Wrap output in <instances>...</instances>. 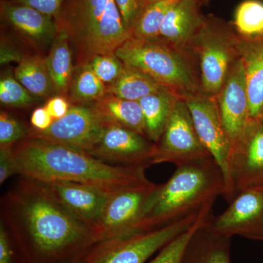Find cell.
<instances>
[{"label":"cell","mask_w":263,"mask_h":263,"mask_svg":"<svg viewBox=\"0 0 263 263\" xmlns=\"http://www.w3.org/2000/svg\"><path fill=\"white\" fill-rule=\"evenodd\" d=\"M1 214L26 263L74 262L96 243L41 181L22 176L2 197Z\"/></svg>","instance_id":"obj_1"},{"label":"cell","mask_w":263,"mask_h":263,"mask_svg":"<svg viewBox=\"0 0 263 263\" xmlns=\"http://www.w3.org/2000/svg\"><path fill=\"white\" fill-rule=\"evenodd\" d=\"M18 174L41 181L83 183L114 194L152 187L147 167L105 163L86 151L27 136L12 147Z\"/></svg>","instance_id":"obj_2"},{"label":"cell","mask_w":263,"mask_h":263,"mask_svg":"<svg viewBox=\"0 0 263 263\" xmlns=\"http://www.w3.org/2000/svg\"><path fill=\"white\" fill-rule=\"evenodd\" d=\"M176 167L168 181L151 194L139 232L158 229L212 209L216 199L224 195V176L212 157Z\"/></svg>","instance_id":"obj_3"},{"label":"cell","mask_w":263,"mask_h":263,"mask_svg":"<svg viewBox=\"0 0 263 263\" xmlns=\"http://www.w3.org/2000/svg\"><path fill=\"white\" fill-rule=\"evenodd\" d=\"M76 51V65L115 52L131 37L115 0H66L55 18Z\"/></svg>","instance_id":"obj_4"},{"label":"cell","mask_w":263,"mask_h":263,"mask_svg":"<svg viewBox=\"0 0 263 263\" xmlns=\"http://www.w3.org/2000/svg\"><path fill=\"white\" fill-rule=\"evenodd\" d=\"M188 53L160 40L133 37L115 51L124 65L142 71L182 99L203 95Z\"/></svg>","instance_id":"obj_5"},{"label":"cell","mask_w":263,"mask_h":263,"mask_svg":"<svg viewBox=\"0 0 263 263\" xmlns=\"http://www.w3.org/2000/svg\"><path fill=\"white\" fill-rule=\"evenodd\" d=\"M207 209L162 228L95 243L78 263H146L171 240L193 226Z\"/></svg>","instance_id":"obj_6"},{"label":"cell","mask_w":263,"mask_h":263,"mask_svg":"<svg viewBox=\"0 0 263 263\" xmlns=\"http://www.w3.org/2000/svg\"><path fill=\"white\" fill-rule=\"evenodd\" d=\"M236 41L237 37L209 18L194 37L190 50L199 59L202 94L216 97L220 92L238 57Z\"/></svg>","instance_id":"obj_7"},{"label":"cell","mask_w":263,"mask_h":263,"mask_svg":"<svg viewBox=\"0 0 263 263\" xmlns=\"http://www.w3.org/2000/svg\"><path fill=\"white\" fill-rule=\"evenodd\" d=\"M211 157L199 138L184 100L178 99L160 141L156 143L152 164L169 162L179 166Z\"/></svg>","instance_id":"obj_8"},{"label":"cell","mask_w":263,"mask_h":263,"mask_svg":"<svg viewBox=\"0 0 263 263\" xmlns=\"http://www.w3.org/2000/svg\"><path fill=\"white\" fill-rule=\"evenodd\" d=\"M157 186L111 194L98 220L90 228L95 243L139 233L146 202Z\"/></svg>","instance_id":"obj_9"},{"label":"cell","mask_w":263,"mask_h":263,"mask_svg":"<svg viewBox=\"0 0 263 263\" xmlns=\"http://www.w3.org/2000/svg\"><path fill=\"white\" fill-rule=\"evenodd\" d=\"M263 183V122H250L239 141L232 147L228 183L223 197L230 202L242 190Z\"/></svg>","instance_id":"obj_10"},{"label":"cell","mask_w":263,"mask_h":263,"mask_svg":"<svg viewBox=\"0 0 263 263\" xmlns=\"http://www.w3.org/2000/svg\"><path fill=\"white\" fill-rule=\"evenodd\" d=\"M106 123L91 104L71 105L65 117L46 130L29 129L28 136L89 152L103 134Z\"/></svg>","instance_id":"obj_11"},{"label":"cell","mask_w":263,"mask_h":263,"mask_svg":"<svg viewBox=\"0 0 263 263\" xmlns=\"http://www.w3.org/2000/svg\"><path fill=\"white\" fill-rule=\"evenodd\" d=\"M229 206L206 226L216 234L232 238L263 240V188L251 187L237 194Z\"/></svg>","instance_id":"obj_12"},{"label":"cell","mask_w":263,"mask_h":263,"mask_svg":"<svg viewBox=\"0 0 263 263\" xmlns=\"http://www.w3.org/2000/svg\"><path fill=\"white\" fill-rule=\"evenodd\" d=\"M183 100L191 114L200 141L220 167L226 190L232 143L223 125L216 97L199 95Z\"/></svg>","instance_id":"obj_13"},{"label":"cell","mask_w":263,"mask_h":263,"mask_svg":"<svg viewBox=\"0 0 263 263\" xmlns=\"http://www.w3.org/2000/svg\"><path fill=\"white\" fill-rule=\"evenodd\" d=\"M155 152L156 143L147 137L127 128L107 124L89 153L103 161L148 167L152 164Z\"/></svg>","instance_id":"obj_14"},{"label":"cell","mask_w":263,"mask_h":263,"mask_svg":"<svg viewBox=\"0 0 263 263\" xmlns=\"http://www.w3.org/2000/svg\"><path fill=\"white\" fill-rule=\"evenodd\" d=\"M216 99L223 125L233 147L251 122L245 67L239 56L232 65Z\"/></svg>","instance_id":"obj_15"},{"label":"cell","mask_w":263,"mask_h":263,"mask_svg":"<svg viewBox=\"0 0 263 263\" xmlns=\"http://www.w3.org/2000/svg\"><path fill=\"white\" fill-rule=\"evenodd\" d=\"M0 14L8 27L37 49L51 46L58 32L54 18L13 0H1Z\"/></svg>","instance_id":"obj_16"},{"label":"cell","mask_w":263,"mask_h":263,"mask_svg":"<svg viewBox=\"0 0 263 263\" xmlns=\"http://www.w3.org/2000/svg\"><path fill=\"white\" fill-rule=\"evenodd\" d=\"M43 183L62 205L89 229L98 220L111 195L100 189L71 181Z\"/></svg>","instance_id":"obj_17"},{"label":"cell","mask_w":263,"mask_h":263,"mask_svg":"<svg viewBox=\"0 0 263 263\" xmlns=\"http://www.w3.org/2000/svg\"><path fill=\"white\" fill-rule=\"evenodd\" d=\"M209 0H179L170 9L158 39L184 51H190L194 37L206 22L202 7Z\"/></svg>","instance_id":"obj_18"},{"label":"cell","mask_w":263,"mask_h":263,"mask_svg":"<svg viewBox=\"0 0 263 263\" xmlns=\"http://www.w3.org/2000/svg\"><path fill=\"white\" fill-rule=\"evenodd\" d=\"M236 48L245 67L251 122L263 117V37H238Z\"/></svg>","instance_id":"obj_19"},{"label":"cell","mask_w":263,"mask_h":263,"mask_svg":"<svg viewBox=\"0 0 263 263\" xmlns=\"http://www.w3.org/2000/svg\"><path fill=\"white\" fill-rule=\"evenodd\" d=\"M208 219L194 233L181 263H232L231 238L212 232L206 226Z\"/></svg>","instance_id":"obj_20"},{"label":"cell","mask_w":263,"mask_h":263,"mask_svg":"<svg viewBox=\"0 0 263 263\" xmlns=\"http://www.w3.org/2000/svg\"><path fill=\"white\" fill-rule=\"evenodd\" d=\"M91 105L106 124L127 128L146 137L144 117L139 102L107 94Z\"/></svg>","instance_id":"obj_21"},{"label":"cell","mask_w":263,"mask_h":263,"mask_svg":"<svg viewBox=\"0 0 263 263\" xmlns=\"http://www.w3.org/2000/svg\"><path fill=\"white\" fill-rule=\"evenodd\" d=\"M70 39L63 31L58 30L53 40L46 64L54 91L59 96L67 97L69 94L71 81L75 67L72 64V52Z\"/></svg>","instance_id":"obj_22"},{"label":"cell","mask_w":263,"mask_h":263,"mask_svg":"<svg viewBox=\"0 0 263 263\" xmlns=\"http://www.w3.org/2000/svg\"><path fill=\"white\" fill-rule=\"evenodd\" d=\"M179 98L173 91H166L148 95L138 101L144 117L146 137L151 141L157 143L160 141Z\"/></svg>","instance_id":"obj_23"},{"label":"cell","mask_w":263,"mask_h":263,"mask_svg":"<svg viewBox=\"0 0 263 263\" xmlns=\"http://www.w3.org/2000/svg\"><path fill=\"white\" fill-rule=\"evenodd\" d=\"M166 91H172L142 71L126 65L117 80L107 85V94L133 101Z\"/></svg>","instance_id":"obj_24"},{"label":"cell","mask_w":263,"mask_h":263,"mask_svg":"<svg viewBox=\"0 0 263 263\" xmlns=\"http://www.w3.org/2000/svg\"><path fill=\"white\" fill-rule=\"evenodd\" d=\"M14 76L31 94L37 98H48L52 92H55L46 57L37 55L24 57L15 67Z\"/></svg>","instance_id":"obj_25"},{"label":"cell","mask_w":263,"mask_h":263,"mask_svg":"<svg viewBox=\"0 0 263 263\" xmlns=\"http://www.w3.org/2000/svg\"><path fill=\"white\" fill-rule=\"evenodd\" d=\"M107 95V86L86 65L75 67L69 98L75 105H90Z\"/></svg>","instance_id":"obj_26"},{"label":"cell","mask_w":263,"mask_h":263,"mask_svg":"<svg viewBox=\"0 0 263 263\" xmlns=\"http://www.w3.org/2000/svg\"><path fill=\"white\" fill-rule=\"evenodd\" d=\"M179 0H160L145 7L131 31V37L156 40L167 12Z\"/></svg>","instance_id":"obj_27"},{"label":"cell","mask_w":263,"mask_h":263,"mask_svg":"<svg viewBox=\"0 0 263 263\" xmlns=\"http://www.w3.org/2000/svg\"><path fill=\"white\" fill-rule=\"evenodd\" d=\"M235 26L245 37H263V3L246 0L237 8Z\"/></svg>","instance_id":"obj_28"},{"label":"cell","mask_w":263,"mask_h":263,"mask_svg":"<svg viewBox=\"0 0 263 263\" xmlns=\"http://www.w3.org/2000/svg\"><path fill=\"white\" fill-rule=\"evenodd\" d=\"M210 216L211 212L202 214L191 228L171 240L161 249L153 259L146 263H181L183 252L194 233Z\"/></svg>","instance_id":"obj_29"},{"label":"cell","mask_w":263,"mask_h":263,"mask_svg":"<svg viewBox=\"0 0 263 263\" xmlns=\"http://www.w3.org/2000/svg\"><path fill=\"white\" fill-rule=\"evenodd\" d=\"M37 97L31 94L17 81L14 76L5 74L0 80V102L2 105L13 108H22L32 105Z\"/></svg>","instance_id":"obj_30"},{"label":"cell","mask_w":263,"mask_h":263,"mask_svg":"<svg viewBox=\"0 0 263 263\" xmlns=\"http://www.w3.org/2000/svg\"><path fill=\"white\" fill-rule=\"evenodd\" d=\"M86 65L106 86L117 80L124 67L115 52L96 55Z\"/></svg>","instance_id":"obj_31"},{"label":"cell","mask_w":263,"mask_h":263,"mask_svg":"<svg viewBox=\"0 0 263 263\" xmlns=\"http://www.w3.org/2000/svg\"><path fill=\"white\" fill-rule=\"evenodd\" d=\"M29 129L10 114H0V147H13L28 136Z\"/></svg>","instance_id":"obj_32"},{"label":"cell","mask_w":263,"mask_h":263,"mask_svg":"<svg viewBox=\"0 0 263 263\" xmlns=\"http://www.w3.org/2000/svg\"><path fill=\"white\" fill-rule=\"evenodd\" d=\"M0 263H26L11 235L0 223Z\"/></svg>","instance_id":"obj_33"},{"label":"cell","mask_w":263,"mask_h":263,"mask_svg":"<svg viewBox=\"0 0 263 263\" xmlns=\"http://www.w3.org/2000/svg\"><path fill=\"white\" fill-rule=\"evenodd\" d=\"M122 15L124 26L131 36V31L145 8L143 0H115Z\"/></svg>","instance_id":"obj_34"},{"label":"cell","mask_w":263,"mask_h":263,"mask_svg":"<svg viewBox=\"0 0 263 263\" xmlns=\"http://www.w3.org/2000/svg\"><path fill=\"white\" fill-rule=\"evenodd\" d=\"M15 174H18V167L12 147H0V183Z\"/></svg>","instance_id":"obj_35"},{"label":"cell","mask_w":263,"mask_h":263,"mask_svg":"<svg viewBox=\"0 0 263 263\" xmlns=\"http://www.w3.org/2000/svg\"><path fill=\"white\" fill-rule=\"evenodd\" d=\"M15 3L29 5L38 11L56 18L66 0H13Z\"/></svg>","instance_id":"obj_36"},{"label":"cell","mask_w":263,"mask_h":263,"mask_svg":"<svg viewBox=\"0 0 263 263\" xmlns=\"http://www.w3.org/2000/svg\"><path fill=\"white\" fill-rule=\"evenodd\" d=\"M71 105L65 97L56 96L50 99L45 105V108L55 120L65 117Z\"/></svg>","instance_id":"obj_37"},{"label":"cell","mask_w":263,"mask_h":263,"mask_svg":"<svg viewBox=\"0 0 263 263\" xmlns=\"http://www.w3.org/2000/svg\"><path fill=\"white\" fill-rule=\"evenodd\" d=\"M54 119L48 114L45 107H40L32 112L30 123L32 128L37 130L43 131L51 127Z\"/></svg>","instance_id":"obj_38"},{"label":"cell","mask_w":263,"mask_h":263,"mask_svg":"<svg viewBox=\"0 0 263 263\" xmlns=\"http://www.w3.org/2000/svg\"><path fill=\"white\" fill-rule=\"evenodd\" d=\"M1 53H0V61L2 65L9 63L11 62H20L25 56H23L13 46H10L9 43L5 42V40L2 39Z\"/></svg>","instance_id":"obj_39"},{"label":"cell","mask_w":263,"mask_h":263,"mask_svg":"<svg viewBox=\"0 0 263 263\" xmlns=\"http://www.w3.org/2000/svg\"><path fill=\"white\" fill-rule=\"evenodd\" d=\"M144 3L145 7L147 5L151 4V3H155V2L160 1V0H143Z\"/></svg>","instance_id":"obj_40"},{"label":"cell","mask_w":263,"mask_h":263,"mask_svg":"<svg viewBox=\"0 0 263 263\" xmlns=\"http://www.w3.org/2000/svg\"><path fill=\"white\" fill-rule=\"evenodd\" d=\"M79 260L74 261V262H68V263H78V262H79Z\"/></svg>","instance_id":"obj_41"},{"label":"cell","mask_w":263,"mask_h":263,"mask_svg":"<svg viewBox=\"0 0 263 263\" xmlns=\"http://www.w3.org/2000/svg\"><path fill=\"white\" fill-rule=\"evenodd\" d=\"M256 187H262L263 188V183L262 185H260V186H256Z\"/></svg>","instance_id":"obj_42"},{"label":"cell","mask_w":263,"mask_h":263,"mask_svg":"<svg viewBox=\"0 0 263 263\" xmlns=\"http://www.w3.org/2000/svg\"><path fill=\"white\" fill-rule=\"evenodd\" d=\"M262 122H263V117H262Z\"/></svg>","instance_id":"obj_43"}]
</instances>
